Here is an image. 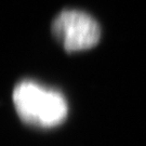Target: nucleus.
Returning <instances> with one entry per match:
<instances>
[{
	"label": "nucleus",
	"instance_id": "nucleus-1",
	"mask_svg": "<svg viewBox=\"0 0 146 146\" xmlns=\"http://www.w3.org/2000/svg\"><path fill=\"white\" fill-rule=\"evenodd\" d=\"M12 98L17 115L29 125L51 128L63 122L67 116V102L62 94L35 81L20 82Z\"/></svg>",
	"mask_w": 146,
	"mask_h": 146
},
{
	"label": "nucleus",
	"instance_id": "nucleus-2",
	"mask_svg": "<svg viewBox=\"0 0 146 146\" xmlns=\"http://www.w3.org/2000/svg\"><path fill=\"white\" fill-rule=\"evenodd\" d=\"M54 37L67 52L91 49L99 42L101 29L92 16L77 10H64L52 23Z\"/></svg>",
	"mask_w": 146,
	"mask_h": 146
}]
</instances>
